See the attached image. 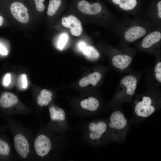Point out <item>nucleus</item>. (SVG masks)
<instances>
[{
    "mask_svg": "<svg viewBox=\"0 0 161 161\" xmlns=\"http://www.w3.org/2000/svg\"><path fill=\"white\" fill-rule=\"evenodd\" d=\"M67 145L66 134H55L42 125L33 139L34 161L63 160Z\"/></svg>",
    "mask_w": 161,
    "mask_h": 161,
    "instance_id": "obj_1",
    "label": "nucleus"
},
{
    "mask_svg": "<svg viewBox=\"0 0 161 161\" xmlns=\"http://www.w3.org/2000/svg\"><path fill=\"white\" fill-rule=\"evenodd\" d=\"M6 117L7 119V128L13 136L16 160L34 161L32 148L34 134L21 122L11 117Z\"/></svg>",
    "mask_w": 161,
    "mask_h": 161,
    "instance_id": "obj_2",
    "label": "nucleus"
},
{
    "mask_svg": "<svg viewBox=\"0 0 161 161\" xmlns=\"http://www.w3.org/2000/svg\"><path fill=\"white\" fill-rule=\"evenodd\" d=\"M154 26L145 19L139 17L134 19L125 18L118 20L114 27V31L123 41L128 43L134 42L144 37L153 30Z\"/></svg>",
    "mask_w": 161,
    "mask_h": 161,
    "instance_id": "obj_3",
    "label": "nucleus"
},
{
    "mask_svg": "<svg viewBox=\"0 0 161 161\" xmlns=\"http://www.w3.org/2000/svg\"><path fill=\"white\" fill-rule=\"evenodd\" d=\"M81 131L83 141L91 146H98L109 142L107 119L87 122L82 126Z\"/></svg>",
    "mask_w": 161,
    "mask_h": 161,
    "instance_id": "obj_4",
    "label": "nucleus"
},
{
    "mask_svg": "<svg viewBox=\"0 0 161 161\" xmlns=\"http://www.w3.org/2000/svg\"><path fill=\"white\" fill-rule=\"evenodd\" d=\"M107 120L109 142L124 141L128 129V124L123 112L119 110H115Z\"/></svg>",
    "mask_w": 161,
    "mask_h": 161,
    "instance_id": "obj_5",
    "label": "nucleus"
},
{
    "mask_svg": "<svg viewBox=\"0 0 161 161\" xmlns=\"http://www.w3.org/2000/svg\"><path fill=\"white\" fill-rule=\"evenodd\" d=\"M49 120L45 127L55 134L64 135L71 130L67 118V114L62 108L52 104L48 108Z\"/></svg>",
    "mask_w": 161,
    "mask_h": 161,
    "instance_id": "obj_6",
    "label": "nucleus"
},
{
    "mask_svg": "<svg viewBox=\"0 0 161 161\" xmlns=\"http://www.w3.org/2000/svg\"><path fill=\"white\" fill-rule=\"evenodd\" d=\"M160 99L156 95L150 94L140 97L135 101L134 107L135 117L139 119L149 117L160 107Z\"/></svg>",
    "mask_w": 161,
    "mask_h": 161,
    "instance_id": "obj_7",
    "label": "nucleus"
},
{
    "mask_svg": "<svg viewBox=\"0 0 161 161\" xmlns=\"http://www.w3.org/2000/svg\"><path fill=\"white\" fill-rule=\"evenodd\" d=\"M0 107L7 116L30 113L29 110L20 104L17 96L9 92H4L0 96Z\"/></svg>",
    "mask_w": 161,
    "mask_h": 161,
    "instance_id": "obj_8",
    "label": "nucleus"
},
{
    "mask_svg": "<svg viewBox=\"0 0 161 161\" xmlns=\"http://www.w3.org/2000/svg\"><path fill=\"white\" fill-rule=\"evenodd\" d=\"M99 100L93 96L83 98L78 102V106L74 111V114L85 117L96 114L100 109Z\"/></svg>",
    "mask_w": 161,
    "mask_h": 161,
    "instance_id": "obj_9",
    "label": "nucleus"
},
{
    "mask_svg": "<svg viewBox=\"0 0 161 161\" xmlns=\"http://www.w3.org/2000/svg\"><path fill=\"white\" fill-rule=\"evenodd\" d=\"M137 81L136 78L132 75L123 77L120 81V84L125 88V91L117 96L116 99L119 101H124L133 95L137 88Z\"/></svg>",
    "mask_w": 161,
    "mask_h": 161,
    "instance_id": "obj_10",
    "label": "nucleus"
},
{
    "mask_svg": "<svg viewBox=\"0 0 161 161\" xmlns=\"http://www.w3.org/2000/svg\"><path fill=\"white\" fill-rule=\"evenodd\" d=\"M160 29L154 30L145 36L140 43L141 47L144 49H149L160 43Z\"/></svg>",
    "mask_w": 161,
    "mask_h": 161,
    "instance_id": "obj_11",
    "label": "nucleus"
},
{
    "mask_svg": "<svg viewBox=\"0 0 161 161\" xmlns=\"http://www.w3.org/2000/svg\"><path fill=\"white\" fill-rule=\"evenodd\" d=\"M10 10L13 16L19 22L26 23L28 21L29 16L28 10L22 3L13 2L11 5Z\"/></svg>",
    "mask_w": 161,
    "mask_h": 161,
    "instance_id": "obj_12",
    "label": "nucleus"
},
{
    "mask_svg": "<svg viewBox=\"0 0 161 161\" xmlns=\"http://www.w3.org/2000/svg\"><path fill=\"white\" fill-rule=\"evenodd\" d=\"M62 24L66 27L70 29L72 34L75 36H79L82 31V24L80 21L75 16L69 15L64 17L61 19Z\"/></svg>",
    "mask_w": 161,
    "mask_h": 161,
    "instance_id": "obj_13",
    "label": "nucleus"
},
{
    "mask_svg": "<svg viewBox=\"0 0 161 161\" xmlns=\"http://www.w3.org/2000/svg\"><path fill=\"white\" fill-rule=\"evenodd\" d=\"M16 160L13 154L11 145L8 139L0 135V161H13Z\"/></svg>",
    "mask_w": 161,
    "mask_h": 161,
    "instance_id": "obj_14",
    "label": "nucleus"
},
{
    "mask_svg": "<svg viewBox=\"0 0 161 161\" xmlns=\"http://www.w3.org/2000/svg\"><path fill=\"white\" fill-rule=\"evenodd\" d=\"M77 7L81 12L89 15H97L102 10V7L99 3L95 2L91 4L85 0L80 1L78 4Z\"/></svg>",
    "mask_w": 161,
    "mask_h": 161,
    "instance_id": "obj_15",
    "label": "nucleus"
},
{
    "mask_svg": "<svg viewBox=\"0 0 161 161\" xmlns=\"http://www.w3.org/2000/svg\"><path fill=\"white\" fill-rule=\"evenodd\" d=\"M132 61L131 56L126 54H116L113 56L112 59V63L113 66L121 70L127 68Z\"/></svg>",
    "mask_w": 161,
    "mask_h": 161,
    "instance_id": "obj_16",
    "label": "nucleus"
},
{
    "mask_svg": "<svg viewBox=\"0 0 161 161\" xmlns=\"http://www.w3.org/2000/svg\"><path fill=\"white\" fill-rule=\"evenodd\" d=\"M113 3L118 6L121 10L133 16H136L134 9L137 4V0H112Z\"/></svg>",
    "mask_w": 161,
    "mask_h": 161,
    "instance_id": "obj_17",
    "label": "nucleus"
},
{
    "mask_svg": "<svg viewBox=\"0 0 161 161\" xmlns=\"http://www.w3.org/2000/svg\"><path fill=\"white\" fill-rule=\"evenodd\" d=\"M53 98V94L51 91L44 89L37 96L36 102L38 105L42 108L49 105L52 101Z\"/></svg>",
    "mask_w": 161,
    "mask_h": 161,
    "instance_id": "obj_18",
    "label": "nucleus"
},
{
    "mask_svg": "<svg viewBox=\"0 0 161 161\" xmlns=\"http://www.w3.org/2000/svg\"><path fill=\"white\" fill-rule=\"evenodd\" d=\"M101 77V75L100 73L95 72L80 79L79 82V85L83 87H86L89 84L95 86L100 81Z\"/></svg>",
    "mask_w": 161,
    "mask_h": 161,
    "instance_id": "obj_19",
    "label": "nucleus"
},
{
    "mask_svg": "<svg viewBox=\"0 0 161 161\" xmlns=\"http://www.w3.org/2000/svg\"><path fill=\"white\" fill-rule=\"evenodd\" d=\"M83 51L86 58L89 60H95L97 59L100 57V54L98 51L91 46H86Z\"/></svg>",
    "mask_w": 161,
    "mask_h": 161,
    "instance_id": "obj_20",
    "label": "nucleus"
},
{
    "mask_svg": "<svg viewBox=\"0 0 161 161\" xmlns=\"http://www.w3.org/2000/svg\"><path fill=\"white\" fill-rule=\"evenodd\" d=\"M61 3V0H50L47 14L50 16L54 15Z\"/></svg>",
    "mask_w": 161,
    "mask_h": 161,
    "instance_id": "obj_21",
    "label": "nucleus"
},
{
    "mask_svg": "<svg viewBox=\"0 0 161 161\" xmlns=\"http://www.w3.org/2000/svg\"><path fill=\"white\" fill-rule=\"evenodd\" d=\"M154 76L156 80L161 82V62H159L156 65L154 69Z\"/></svg>",
    "mask_w": 161,
    "mask_h": 161,
    "instance_id": "obj_22",
    "label": "nucleus"
},
{
    "mask_svg": "<svg viewBox=\"0 0 161 161\" xmlns=\"http://www.w3.org/2000/svg\"><path fill=\"white\" fill-rule=\"evenodd\" d=\"M68 39V36L66 33H63L61 36L58 41V47L60 49H61L64 46Z\"/></svg>",
    "mask_w": 161,
    "mask_h": 161,
    "instance_id": "obj_23",
    "label": "nucleus"
},
{
    "mask_svg": "<svg viewBox=\"0 0 161 161\" xmlns=\"http://www.w3.org/2000/svg\"><path fill=\"white\" fill-rule=\"evenodd\" d=\"M20 86L23 89H26L27 87V81L26 75L25 74L22 75L19 78Z\"/></svg>",
    "mask_w": 161,
    "mask_h": 161,
    "instance_id": "obj_24",
    "label": "nucleus"
},
{
    "mask_svg": "<svg viewBox=\"0 0 161 161\" xmlns=\"http://www.w3.org/2000/svg\"><path fill=\"white\" fill-rule=\"evenodd\" d=\"M45 0H34L37 10L40 12L43 11L44 9V5L43 2Z\"/></svg>",
    "mask_w": 161,
    "mask_h": 161,
    "instance_id": "obj_25",
    "label": "nucleus"
},
{
    "mask_svg": "<svg viewBox=\"0 0 161 161\" xmlns=\"http://www.w3.org/2000/svg\"><path fill=\"white\" fill-rule=\"evenodd\" d=\"M11 83V76L9 73L6 74L4 76L3 79V85L7 86L9 85Z\"/></svg>",
    "mask_w": 161,
    "mask_h": 161,
    "instance_id": "obj_26",
    "label": "nucleus"
},
{
    "mask_svg": "<svg viewBox=\"0 0 161 161\" xmlns=\"http://www.w3.org/2000/svg\"><path fill=\"white\" fill-rule=\"evenodd\" d=\"M0 53L2 55H6L7 51L6 48L3 45L0 44Z\"/></svg>",
    "mask_w": 161,
    "mask_h": 161,
    "instance_id": "obj_27",
    "label": "nucleus"
},
{
    "mask_svg": "<svg viewBox=\"0 0 161 161\" xmlns=\"http://www.w3.org/2000/svg\"><path fill=\"white\" fill-rule=\"evenodd\" d=\"M79 47L80 49L83 51V49L86 46L85 43L83 41H81L79 43Z\"/></svg>",
    "mask_w": 161,
    "mask_h": 161,
    "instance_id": "obj_28",
    "label": "nucleus"
},
{
    "mask_svg": "<svg viewBox=\"0 0 161 161\" xmlns=\"http://www.w3.org/2000/svg\"><path fill=\"white\" fill-rule=\"evenodd\" d=\"M4 20L3 18L0 16V26H1Z\"/></svg>",
    "mask_w": 161,
    "mask_h": 161,
    "instance_id": "obj_29",
    "label": "nucleus"
}]
</instances>
